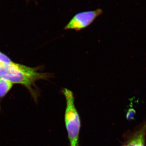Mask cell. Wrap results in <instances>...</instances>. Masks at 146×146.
Here are the masks:
<instances>
[{"label": "cell", "instance_id": "obj_1", "mask_svg": "<svg viewBox=\"0 0 146 146\" xmlns=\"http://www.w3.org/2000/svg\"><path fill=\"white\" fill-rule=\"evenodd\" d=\"M46 77L45 74L39 73L36 69L13 62L0 65V79L24 86L28 88L35 101L37 100V94L32 87L36 81Z\"/></svg>", "mask_w": 146, "mask_h": 146}, {"label": "cell", "instance_id": "obj_2", "mask_svg": "<svg viewBox=\"0 0 146 146\" xmlns=\"http://www.w3.org/2000/svg\"><path fill=\"white\" fill-rule=\"evenodd\" d=\"M62 93L66 100L64 123L70 146H80V133L81 128L80 116L75 105L73 92L64 88Z\"/></svg>", "mask_w": 146, "mask_h": 146}, {"label": "cell", "instance_id": "obj_3", "mask_svg": "<svg viewBox=\"0 0 146 146\" xmlns=\"http://www.w3.org/2000/svg\"><path fill=\"white\" fill-rule=\"evenodd\" d=\"M102 13L103 11L101 9L78 13L70 19L64 29L81 31L91 25L98 17Z\"/></svg>", "mask_w": 146, "mask_h": 146}, {"label": "cell", "instance_id": "obj_4", "mask_svg": "<svg viewBox=\"0 0 146 146\" xmlns=\"http://www.w3.org/2000/svg\"><path fill=\"white\" fill-rule=\"evenodd\" d=\"M146 123L139 124L134 130L124 135V141L121 146H146Z\"/></svg>", "mask_w": 146, "mask_h": 146}, {"label": "cell", "instance_id": "obj_5", "mask_svg": "<svg viewBox=\"0 0 146 146\" xmlns=\"http://www.w3.org/2000/svg\"><path fill=\"white\" fill-rule=\"evenodd\" d=\"M13 83L5 79H0V99H3L13 87Z\"/></svg>", "mask_w": 146, "mask_h": 146}, {"label": "cell", "instance_id": "obj_6", "mask_svg": "<svg viewBox=\"0 0 146 146\" xmlns=\"http://www.w3.org/2000/svg\"><path fill=\"white\" fill-rule=\"evenodd\" d=\"M13 62L4 54L0 52V65L1 64H11Z\"/></svg>", "mask_w": 146, "mask_h": 146}]
</instances>
